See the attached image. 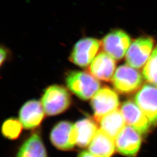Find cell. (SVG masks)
<instances>
[{
	"label": "cell",
	"mask_w": 157,
	"mask_h": 157,
	"mask_svg": "<svg viewBox=\"0 0 157 157\" xmlns=\"http://www.w3.org/2000/svg\"><path fill=\"white\" fill-rule=\"evenodd\" d=\"M67 87L79 98L87 100L100 89V83L90 73L73 71L66 78Z\"/></svg>",
	"instance_id": "obj_1"
},
{
	"label": "cell",
	"mask_w": 157,
	"mask_h": 157,
	"mask_svg": "<svg viewBox=\"0 0 157 157\" xmlns=\"http://www.w3.org/2000/svg\"><path fill=\"white\" fill-rule=\"evenodd\" d=\"M71 96L63 87L53 85L48 87L41 98V104L45 113L48 116L60 114L71 105Z\"/></svg>",
	"instance_id": "obj_2"
},
{
	"label": "cell",
	"mask_w": 157,
	"mask_h": 157,
	"mask_svg": "<svg viewBox=\"0 0 157 157\" xmlns=\"http://www.w3.org/2000/svg\"><path fill=\"white\" fill-rule=\"evenodd\" d=\"M112 84L118 92L123 94H129L140 88L143 78L139 72L128 64L118 67L112 79Z\"/></svg>",
	"instance_id": "obj_3"
},
{
	"label": "cell",
	"mask_w": 157,
	"mask_h": 157,
	"mask_svg": "<svg viewBox=\"0 0 157 157\" xmlns=\"http://www.w3.org/2000/svg\"><path fill=\"white\" fill-rule=\"evenodd\" d=\"M94 112V118L97 122L109 113L118 109L119 100L117 93L108 87L98 90L91 100Z\"/></svg>",
	"instance_id": "obj_4"
},
{
	"label": "cell",
	"mask_w": 157,
	"mask_h": 157,
	"mask_svg": "<svg viewBox=\"0 0 157 157\" xmlns=\"http://www.w3.org/2000/svg\"><path fill=\"white\" fill-rule=\"evenodd\" d=\"M131 39L124 30H115L105 35L101 41L104 52L115 60L124 58L131 45Z\"/></svg>",
	"instance_id": "obj_5"
},
{
	"label": "cell",
	"mask_w": 157,
	"mask_h": 157,
	"mask_svg": "<svg viewBox=\"0 0 157 157\" xmlns=\"http://www.w3.org/2000/svg\"><path fill=\"white\" fill-rule=\"evenodd\" d=\"M101 44L100 41L92 37L79 40L73 47L70 60L80 67H87L97 56Z\"/></svg>",
	"instance_id": "obj_6"
},
{
	"label": "cell",
	"mask_w": 157,
	"mask_h": 157,
	"mask_svg": "<svg viewBox=\"0 0 157 157\" xmlns=\"http://www.w3.org/2000/svg\"><path fill=\"white\" fill-rule=\"evenodd\" d=\"M154 44V41L151 37H141L135 40L126 55L127 63L135 69L143 67L151 54Z\"/></svg>",
	"instance_id": "obj_7"
},
{
	"label": "cell",
	"mask_w": 157,
	"mask_h": 157,
	"mask_svg": "<svg viewBox=\"0 0 157 157\" xmlns=\"http://www.w3.org/2000/svg\"><path fill=\"white\" fill-rule=\"evenodd\" d=\"M135 102L151 125L157 126V87L144 84L136 94Z\"/></svg>",
	"instance_id": "obj_8"
},
{
	"label": "cell",
	"mask_w": 157,
	"mask_h": 157,
	"mask_svg": "<svg viewBox=\"0 0 157 157\" xmlns=\"http://www.w3.org/2000/svg\"><path fill=\"white\" fill-rule=\"evenodd\" d=\"M78 135L75 125L67 121L56 124L51 130L50 140L58 149L67 151L72 149L77 143Z\"/></svg>",
	"instance_id": "obj_9"
},
{
	"label": "cell",
	"mask_w": 157,
	"mask_h": 157,
	"mask_svg": "<svg viewBox=\"0 0 157 157\" xmlns=\"http://www.w3.org/2000/svg\"><path fill=\"white\" fill-rule=\"evenodd\" d=\"M120 110L127 126L133 128L140 135H146L149 132L151 124L136 103L131 100L125 101Z\"/></svg>",
	"instance_id": "obj_10"
},
{
	"label": "cell",
	"mask_w": 157,
	"mask_h": 157,
	"mask_svg": "<svg viewBox=\"0 0 157 157\" xmlns=\"http://www.w3.org/2000/svg\"><path fill=\"white\" fill-rule=\"evenodd\" d=\"M140 135L133 128L126 125L115 140L116 150L124 156L135 157L140 148Z\"/></svg>",
	"instance_id": "obj_11"
},
{
	"label": "cell",
	"mask_w": 157,
	"mask_h": 157,
	"mask_svg": "<svg viewBox=\"0 0 157 157\" xmlns=\"http://www.w3.org/2000/svg\"><path fill=\"white\" fill-rule=\"evenodd\" d=\"M115 68V59L106 52H101L90 63L89 71L97 79L109 82L112 79Z\"/></svg>",
	"instance_id": "obj_12"
},
{
	"label": "cell",
	"mask_w": 157,
	"mask_h": 157,
	"mask_svg": "<svg viewBox=\"0 0 157 157\" xmlns=\"http://www.w3.org/2000/svg\"><path fill=\"white\" fill-rule=\"evenodd\" d=\"M42 104L37 100L26 102L19 111V121L25 129H32L39 126L44 117Z\"/></svg>",
	"instance_id": "obj_13"
},
{
	"label": "cell",
	"mask_w": 157,
	"mask_h": 157,
	"mask_svg": "<svg viewBox=\"0 0 157 157\" xmlns=\"http://www.w3.org/2000/svg\"><path fill=\"white\" fill-rule=\"evenodd\" d=\"M115 149V140L100 129L89 146V151L99 157H111Z\"/></svg>",
	"instance_id": "obj_14"
},
{
	"label": "cell",
	"mask_w": 157,
	"mask_h": 157,
	"mask_svg": "<svg viewBox=\"0 0 157 157\" xmlns=\"http://www.w3.org/2000/svg\"><path fill=\"white\" fill-rule=\"evenodd\" d=\"M99 124L100 129L114 140L126 126L124 116L119 109L105 116Z\"/></svg>",
	"instance_id": "obj_15"
},
{
	"label": "cell",
	"mask_w": 157,
	"mask_h": 157,
	"mask_svg": "<svg viewBox=\"0 0 157 157\" xmlns=\"http://www.w3.org/2000/svg\"><path fill=\"white\" fill-rule=\"evenodd\" d=\"M75 125L78 135L76 145L80 147L89 146L98 130L97 124L91 119L84 118L78 121Z\"/></svg>",
	"instance_id": "obj_16"
},
{
	"label": "cell",
	"mask_w": 157,
	"mask_h": 157,
	"mask_svg": "<svg viewBox=\"0 0 157 157\" xmlns=\"http://www.w3.org/2000/svg\"><path fill=\"white\" fill-rule=\"evenodd\" d=\"M17 157H47L45 146L39 135L34 133L25 141Z\"/></svg>",
	"instance_id": "obj_17"
},
{
	"label": "cell",
	"mask_w": 157,
	"mask_h": 157,
	"mask_svg": "<svg viewBox=\"0 0 157 157\" xmlns=\"http://www.w3.org/2000/svg\"><path fill=\"white\" fill-rule=\"evenodd\" d=\"M143 75L147 82L157 87V45L143 68Z\"/></svg>",
	"instance_id": "obj_18"
},
{
	"label": "cell",
	"mask_w": 157,
	"mask_h": 157,
	"mask_svg": "<svg viewBox=\"0 0 157 157\" xmlns=\"http://www.w3.org/2000/svg\"><path fill=\"white\" fill-rule=\"evenodd\" d=\"M22 127L20 121L15 119H9L3 124L2 133L4 137L9 139H16L21 134Z\"/></svg>",
	"instance_id": "obj_19"
},
{
	"label": "cell",
	"mask_w": 157,
	"mask_h": 157,
	"mask_svg": "<svg viewBox=\"0 0 157 157\" xmlns=\"http://www.w3.org/2000/svg\"><path fill=\"white\" fill-rule=\"evenodd\" d=\"M78 157H99L94 154L91 153L90 151H83L79 153Z\"/></svg>",
	"instance_id": "obj_20"
},
{
	"label": "cell",
	"mask_w": 157,
	"mask_h": 157,
	"mask_svg": "<svg viewBox=\"0 0 157 157\" xmlns=\"http://www.w3.org/2000/svg\"><path fill=\"white\" fill-rule=\"evenodd\" d=\"M6 56V50H4V48H1L0 50V57H1L0 63H1V65H2V64L5 61Z\"/></svg>",
	"instance_id": "obj_21"
}]
</instances>
